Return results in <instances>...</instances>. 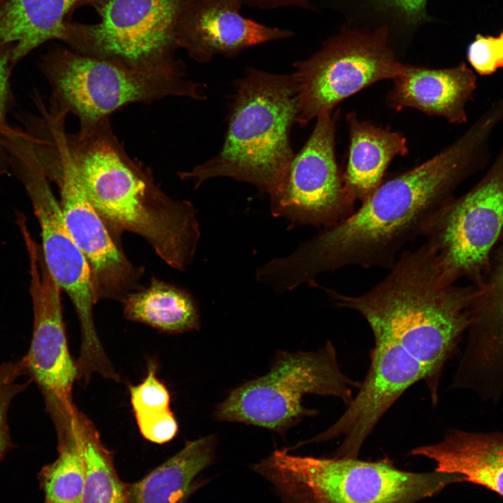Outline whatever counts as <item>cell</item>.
<instances>
[{"label":"cell","instance_id":"1","mask_svg":"<svg viewBox=\"0 0 503 503\" xmlns=\"http://www.w3.org/2000/svg\"><path fill=\"white\" fill-rule=\"evenodd\" d=\"M489 138L488 129L474 123L434 157L381 182L356 212L290 255L267 263L268 280L284 293L345 266L391 268L403 246L421 235L455 188L479 168Z\"/></svg>","mask_w":503,"mask_h":503},{"label":"cell","instance_id":"18","mask_svg":"<svg viewBox=\"0 0 503 503\" xmlns=\"http://www.w3.org/2000/svg\"><path fill=\"white\" fill-rule=\"evenodd\" d=\"M393 80L387 96L392 108H415L453 124L467 121L466 105L477 86L476 74L465 62L440 69L404 64Z\"/></svg>","mask_w":503,"mask_h":503},{"label":"cell","instance_id":"16","mask_svg":"<svg viewBox=\"0 0 503 503\" xmlns=\"http://www.w3.org/2000/svg\"><path fill=\"white\" fill-rule=\"evenodd\" d=\"M475 286L467 344L452 386L497 400L503 390V238Z\"/></svg>","mask_w":503,"mask_h":503},{"label":"cell","instance_id":"21","mask_svg":"<svg viewBox=\"0 0 503 503\" xmlns=\"http://www.w3.org/2000/svg\"><path fill=\"white\" fill-rule=\"evenodd\" d=\"M214 435L187 442L174 455L141 479L127 483L129 503H187L198 476L215 459Z\"/></svg>","mask_w":503,"mask_h":503},{"label":"cell","instance_id":"2","mask_svg":"<svg viewBox=\"0 0 503 503\" xmlns=\"http://www.w3.org/2000/svg\"><path fill=\"white\" fill-rule=\"evenodd\" d=\"M61 138L87 197L113 236L138 235L166 264L186 270L201 237L193 204L161 189L151 169L126 152L109 118L80 126L74 133L64 129Z\"/></svg>","mask_w":503,"mask_h":503},{"label":"cell","instance_id":"32","mask_svg":"<svg viewBox=\"0 0 503 503\" xmlns=\"http://www.w3.org/2000/svg\"><path fill=\"white\" fill-rule=\"evenodd\" d=\"M498 38H499V40L500 42V45H501V48H502V53H503V31L501 33V34L500 35V36Z\"/></svg>","mask_w":503,"mask_h":503},{"label":"cell","instance_id":"8","mask_svg":"<svg viewBox=\"0 0 503 503\" xmlns=\"http://www.w3.org/2000/svg\"><path fill=\"white\" fill-rule=\"evenodd\" d=\"M192 0H89L100 20H67L60 41L75 52L132 68L186 75L177 22Z\"/></svg>","mask_w":503,"mask_h":503},{"label":"cell","instance_id":"31","mask_svg":"<svg viewBox=\"0 0 503 503\" xmlns=\"http://www.w3.org/2000/svg\"><path fill=\"white\" fill-rule=\"evenodd\" d=\"M136 420L142 436L153 443L168 442L178 431L177 420L170 410L156 416L136 418Z\"/></svg>","mask_w":503,"mask_h":503},{"label":"cell","instance_id":"5","mask_svg":"<svg viewBox=\"0 0 503 503\" xmlns=\"http://www.w3.org/2000/svg\"><path fill=\"white\" fill-rule=\"evenodd\" d=\"M284 503H415L462 481L455 474L402 471L386 462L321 458L275 450L252 466Z\"/></svg>","mask_w":503,"mask_h":503},{"label":"cell","instance_id":"26","mask_svg":"<svg viewBox=\"0 0 503 503\" xmlns=\"http://www.w3.org/2000/svg\"><path fill=\"white\" fill-rule=\"evenodd\" d=\"M129 394L135 418L156 416L170 410L169 391L156 377L152 364L143 381L129 387Z\"/></svg>","mask_w":503,"mask_h":503},{"label":"cell","instance_id":"13","mask_svg":"<svg viewBox=\"0 0 503 503\" xmlns=\"http://www.w3.org/2000/svg\"><path fill=\"white\" fill-rule=\"evenodd\" d=\"M15 168L39 224L47 267L71 299L78 317L82 335L78 359L85 365L100 364L107 356L94 321L93 308L97 302L87 260L66 226L59 202L38 158L24 156Z\"/></svg>","mask_w":503,"mask_h":503},{"label":"cell","instance_id":"34","mask_svg":"<svg viewBox=\"0 0 503 503\" xmlns=\"http://www.w3.org/2000/svg\"><path fill=\"white\" fill-rule=\"evenodd\" d=\"M502 237H503V235H502Z\"/></svg>","mask_w":503,"mask_h":503},{"label":"cell","instance_id":"3","mask_svg":"<svg viewBox=\"0 0 503 503\" xmlns=\"http://www.w3.org/2000/svg\"><path fill=\"white\" fill-rule=\"evenodd\" d=\"M391 268L385 279L363 295L323 289L337 307L359 313L374 340L398 344L423 365L436 404L444 365L472 323L476 286L448 282L425 242L402 254Z\"/></svg>","mask_w":503,"mask_h":503},{"label":"cell","instance_id":"33","mask_svg":"<svg viewBox=\"0 0 503 503\" xmlns=\"http://www.w3.org/2000/svg\"><path fill=\"white\" fill-rule=\"evenodd\" d=\"M2 1H3V0H0V2Z\"/></svg>","mask_w":503,"mask_h":503},{"label":"cell","instance_id":"10","mask_svg":"<svg viewBox=\"0 0 503 503\" xmlns=\"http://www.w3.org/2000/svg\"><path fill=\"white\" fill-rule=\"evenodd\" d=\"M388 34L386 26L346 29L307 59L296 61V124L304 126L370 85L397 77L404 64L388 45Z\"/></svg>","mask_w":503,"mask_h":503},{"label":"cell","instance_id":"23","mask_svg":"<svg viewBox=\"0 0 503 503\" xmlns=\"http://www.w3.org/2000/svg\"><path fill=\"white\" fill-rule=\"evenodd\" d=\"M122 303L126 319L163 333L180 334L200 327L198 309L192 296L180 287L155 277Z\"/></svg>","mask_w":503,"mask_h":503},{"label":"cell","instance_id":"14","mask_svg":"<svg viewBox=\"0 0 503 503\" xmlns=\"http://www.w3.org/2000/svg\"><path fill=\"white\" fill-rule=\"evenodd\" d=\"M335 122L331 112L320 114L300 151L294 154L269 194L270 211L290 227H331L353 212L354 203L344 186L335 156Z\"/></svg>","mask_w":503,"mask_h":503},{"label":"cell","instance_id":"20","mask_svg":"<svg viewBox=\"0 0 503 503\" xmlns=\"http://www.w3.org/2000/svg\"><path fill=\"white\" fill-rule=\"evenodd\" d=\"M347 122L349 147L343 182L349 198L363 203L381 184L391 161L407 153V140L399 132L359 119L353 112Z\"/></svg>","mask_w":503,"mask_h":503},{"label":"cell","instance_id":"24","mask_svg":"<svg viewBox=\"0 0 503 503\" xmlns=\"http://www.w3.org/2000/svg\"><path fill=\"white\" fill-rule=\"evenodd\" d=\"M73 425L83 467L82 503H129L127 483L119 477L113 453L102 442L95 425L78 409Z\"/></svg>","mask_w":503,"mask_h":503},{"label":"cell","instance_id":"30","mask_svg":"<svg viewBox=\"0 0 503 503\" xmlns=\"http://www.w3.org/2000/svg\"><path fill=\"white\" fill-rule=\"evenodd\" d=\"M13 45L0 43V160L8 153L6 143L11 129L6 122L10 101V73L13 62Z\"/></svg>","mask_w":503,"mask_h":503},{"label":"cell","instance_id":"9","mask_svg":"<svg viewBox=\"0 0 503 503\" xmlns=\"http://www.w3.org/2000/svg\"><path fill=\"white\" fill-rule=\"evenodd\" d=\"M503 235V148L483 177L458 198L452 197L421 233L444 277L465 278L476 286Z\"/></svg>","mask_w":503,"mask_h":503},{"label":"cell","instance_id":"19","mask_svg":"<svg viewBox=\"0 0 503 503\" xmlns=\"http://www.w3.org/2000/svg\"><path fill=\"white\" fill-rule=\"evenodd\" d=\"M430 458L437 472L460 476L503 497V432L449 431L442 441L413 449Z\"/></svg>","mask_w":503,"mask_h":503},{"label":"cell","instance_id":"15","mask_svg":"<svg viewBox=\"0 0 503 503\" xmlns=\"http://www.w3.org/2000/svg\"><path fill=\"white\" fill-rule=\"evenodd\" d=\"M428 372L416 359L393 342L374 340L367 373L342 416L328 429L297 446L342 437L334 458H358L378 422L411 386L427 381Z\"/></svg>","mask_w":503,"mask_h":503},{"label":"cell","instance_id":"6","mask_svg":"<svg viewBox=\"0 0 503 503\" xmlns=\"http://www.w3.org/2000/svg\"><path fill=\"white\" fill-rule=\"evenodd\" d=\"M41 68L52 89L50 106L75 115L80 126L133 103L169 96L206 99L203 85L186 75L132 68L59 46L43 57Z\"/></svg>","mask_w":503,"mask_h":503},{"label":"cell","instance_id":"22","mask_svg":"<svg viewBox=\"0 0 503 503\" xmlns=\"http://www.w3.org/2000/svg\"><path fill=\"white\" fill-rule=\"evenodd\" d=\"M89 0H3L0 2V43L13 45L16 64L51 40L61 39L73 10Z\"/></svg>","mask_w":503,"mask_h":503},{"label":"cell","instance_id":"27","mask_svg":"<svg viewBox=\"0 0 503 503\" xmlns=\"http://www.w3.org/2000/svg\"><path fill=\"white\" fill-rule=\"evenodd\" d=\"M27 374L22 360L0 364V458L10 446L8 411L13 398L28 385L21 379Z\"/></svg>","mask_w":503,"mask_h":503},{"label":"cell","instance_id":"7","mask_svg":"<svg viewBox=\"0 0 503 503\" xmlns=\"http://www.w3.org/2000/svg\"><path fill=\"white\" fill-rule=\"evenodd\" d=\"M360 384L340 369L331 341L315 351H279L269 372L231 391L214 417L284 435L305 416L316 414L302 405L304 395L333 396L347 405Z\"/></svg>","mask_w":503,"mask_h":503},{"label":"cell","instance_id":"29","mask_svg":"<svg viewBox=\"0 0 503 503\" xmlns=\"http://www.w3.org/2000/svg\"><path fill=\"white\" fill-rule=\"evenodd\" d=\"M428 0H372L374 8L403 28H416L427 19Z\"/></svg>","mask_w":503,"mask_h":503},{"label":"cell","instance_id":"17","mask_svg":"<svg viewBox=\"0 0 503 503\" xmlns=\"http://www.w3.org/2000/svg\"><path fill=\"white\" fill-rule=\"evenodd\" d=\"M244 4L245 0H192L177 22L179 48L194 61L207 63L217 55L233 58L248 48L293 36L289 29L245 17Z\"/></svg>","mask_w":503,"mask_h":503},{"label":"cell","instance_id":"4","mask_svg":"<svg viewBox=\"0 0 503 503\" xmlns=\"http://www.w3.org/2000/svg\"><path fill=\"white\" fill-rule=\"evenodd\" d=\"M235 87L221 150L178 175L191 180L195 188L209 179L224 177L270 194L295 154L291 131L298 115L296 80L293 73L249 67Z\"/></svg>","mask_w":503,"mask_h":503},{"label":"cell","instance_id":"11","mask_svg":"<svg viewBox=\"0 0 503 503\" xmlns=\"http://www.w3.org/2000/svg\"><path fill=\"white\" fill-rule=\"evenodd\" d=\"M38 155L48 179L59 187L64 219L89 263L96 302H123L143 287L144 269L128 259L90 202L57 130L43 140Z\"/></svg>","mask_w":503,"mask_h":503},{"label":"cell","instance_id":"28","mask_svg":"<svg viewBox=\"0 0 503 503\" xmlns=\"http://www.w3.org/2000/svg\"><path fill=\"white\" fill-rule=\"evenodd\" d=\"M467 57L480 75H490L503 68V53L498 37L477 34L468 46Z\"/></svg>","mask_w":503,"mask_h":503},{"label":"cell","instance_id":"25","mask_svg":"<svg viewBox=\"0 0 503 503\" xmlns=\"http://www.w3.org/2000/svg\"><path fill=\"white\" fill-rule=\"evenodd\" d=\"M57 439V458L40 474L44 503H82L84 473L73 420Z\"/></svg>","mask_w":503,"mask_h":503},{"label":"cell","instance_id":"12","mask_svg":"<svg viewBox=\"0 0 503 503\" xmlns=\"http://www.w3.org/2000/svg\"><path fill=\"white\" fill-rule=\"evenodd\" d=\"M29 263V293L33 305V334L25 370L41 390L56 432L70 423L77 408L73 400L78 379L71 356L63 318L61 289L50 272L31 233L23 235Z\"/></svg>","mask_w":503,"mask_h":503}]
</instances>
